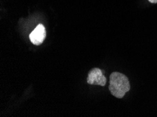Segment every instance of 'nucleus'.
<instances>
[{
    "label": "nucleus",
    "mask_w": 157,
    "mask_h": 117,
    "mask_svg": "<svg viewBox=\"0 0 157 117\" xmlns=\"http://www.w3.org/2000/svg\"><path fill=\"white\" fill-rule=\"evenodd\" d=\"M151 4H157V0H148Z\"/></svg>",
    "instance_id": "obj_4"
},
{
    "label": "nucleus",
    "mask_w": 157,
    "mask_h": 117,
    "mask_svg": "<svg viewBox=\"0 0 157 117\" xmlns=\"http://www.w3.org/2000/svg\"><path fill=\"white\" fill-rule=\"evenodd\" d=\"M109 89L113 96L119 99L123 98L130 89L129 80L125 75L114 71L110 75Z\"/></svg>",
    "instance_id": "obj_1"
},
{
    "label": "nucleus",
    "mask_w": 157,
    "mask_h": 117,
    "mask_svg": "<svg viewBox=\"0 0 157 117\" xmlns=\"http://www.w3.org/2000/svg\"><path fill=\"white\" fill-rule=\"evenodd\" d=\"M45 37H46V30L44 25L42 24H39L29 36L30 42L37 46L42 44Z\"/></svg>",
    "instance_id": "obj_3"
},
{
    "label": "nucleus",
    "mask_w": 157,
    "mask_h": 117,
    "mask_svg": "<svg viewBox=\"0 0 157 117\" xmlns=\"http://www.w3.org/2000/svg\"><path fill=\"white\" fill-rule=\"evenodd\" d=\"M87 82L90 85H99L104 86L106 83V78L102 71L99 68H94L88 74Z\"/></svg>",
    "instance_id": "obj_2"
}]
</instances>
